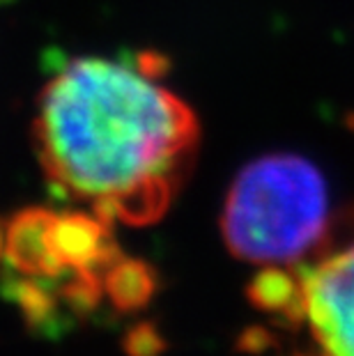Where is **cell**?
I'll return each mask as SVG.
<instances>
[{
    "label": "cell",
    "instance_id": "8992f818",
    "mask_svg": "<svg viewBox=\"0 0 354 356\" xmlns=\"http://www.w3.org/2000/svg\"><path fill=\"white\" fill-rule=\"evenodd\" d=\"M246 299L258 310L278 315L285 324L306 322L304 280H301L299 271L267 264L246 285Z\"/></svg>",
    "mask_w": 354,
    "mask_h": 356
},
{
    "label": "cell",
    "instance_id": "52a82bcc",
    "mask_svg": "<svg viewBox=\"0 0 354 356\" xmlns=\"http://www.w3.org/2000/svg\"><path fill=\"white\" fill-rule=\"evenodd\" d=\"M159 278L156 271L143 260H124L120 257L104 274V292L108 294L113 306L122 313L140 310L154 297Z\"/></svg>",
    "mask_w": 354,
    "mask_h": 356
},
{
    "label": "cell",
    "instance_id": "ba28073f",
    "mask_svg": "<svg viewBox=\"0 0 354 356\" xmlns=\"http://www.w3.org/2000/svg\"><path fill=\"white\" fill-rule=\"evenodd\" d=\"M7 292L14 299V304L21 308L28 327L44 329L56 324L63 299L58 292L51 290V285H47V278L21 276L19 280H7Z\"/></svg>",
    "mask_w": 354,
    "mask_h": 356
},
{
    "label": "cell",
    "instance_id": "30bf717a",
    "mask_svg": "<svg viewBox=\"0 0 354 356\" xmlns=\"http://www.w3.org/2000/svg\"><path fill=\"white\" fill-rule=\"evenodd\" d=\"M5 255V230H3V223H0V260Z\"/></svg>",
    "mask_w": 354,
    "mask_h": 356
},
{
    "label": "cell",
    "instance_id": "3957f363",
    "mask_svg": "<svg viewBox=\"0 0 354 356\" xmlns=\"http://www.w3.org/2000/svg\"><path fill=\"white\" fill-rule=\"evenodd\" d=\"M343 234L331 232L313 267L301 269L306 322L325 356H354V209L343 216Z\"/></svg>",
    "mask_w": 354,
    "mask_h": 356
},
{
    "label": "cell",
    "instance_id": "6da1fadb",
    "mask_svg": "<svg viewBox=\"0 0 354 356\" xmlns=\"http://www.w3.org/2000/svg\"><path fill=\"white\" fill-rule=\"evenodd\" d=\"M152 60L77 58L37 99L33 140L44 175L111 223L161 218L198 152V118L161 86Z\"/></svg>",
    "mask_w": 354,
    "mask_h": 356
},
{
    "label": "cell",
    "instance_id": "5b68a950",
    "mask_svg": "<svg viewBox=\"0 0 354 356\" xmlns=\"http://www.w3.org/2000/svg\"><path fill=\"white\" fill-rule=\"evenodd\" d=\"M56 211L30 207L19 211L5 228V260L21 276L56 280L65 274L51 246Z\"/></svg>",
    "mask_w": 354,
    "mask_h": 356
},
{
    "label": "cell",
    "instance_id": "277c9868",
    "mask_svg": "<svg viewBox=\"0 0 354 356\" xmlns=\"http://www.w3.org/2000/svg\"><path fill=\"white\" fill-rule=\"evenodd\" d=\"M51 246L65 271H92L104 276L111 264L122 257L113 239L111 221L99 214H56Z\"/></svg>",
    "mask_w": 354,
    "mask_h": 356
},
{
    "label": "cell",
    "instance_id": "9c48e42d",
    "mask_svg": "<svg viewBox=\"0 0 354 356\" xmlns=\"http://www.w3.org/2000/svg\"><path fill=\"white\" fill-rule=\"evenodd\" d=\"M166 350V340L154 324H138L124 338L127 356H159Z\"/></svg>",
    "mask_w": 354,
    "mask_h": 356
},
{
    "label": "cell",
    "instance_id": "7a4b0ae2",
    "mask_svg": "<svg viewBox=\"0 0 354 356\" xmlns=\"http://www.w3.org/2000/svg\"><path fill=\"white\" fill-rule=\"evenodd\" d=\"M331 228L325 177L299 154H267L246 163L221 214L228 251L253 264H292L320 253Z\"/></svg>",
    "mask_w": 354,
    "mask_h": 356
}]
</instances>
